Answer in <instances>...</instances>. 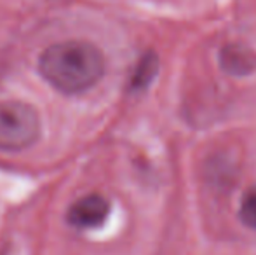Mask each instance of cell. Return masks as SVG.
I'll return each instance as SVG.
<instances>
[{
  "label": "cell",
  "instance_id": "6da1fadb",
  "mask_svg": "<svg viewBox=\"0 0 256 255\" xmlns=\"http://www.w3.org/2000/svg\"><path fill=\"white\" fill-rule=\"evenodd\" d=\"M38 72L63 95H80L102 81L104 56L84 41L58 42L42 53Z\"/></svg>",
  "mask_w": 256,
  "mask_h": 255
},
{
  "label": "cell",
  "instance_id": "7a4b0ae2",
  "mask_svg": "<svg viewBox=\"0 0 256 255\" xmlns=\"http://www.w3.org/2000/svg\"><path fill=\"white\" fill-rule=\"evenodd\" d=\"M40 136V117L24 102L0 103V150L21 152L32 147Z\"/></svg>",
  "mask_w": 256,
  "mask_h": 255
},
{
  "label": "cell",
  "instance_id": "3957f363",
  "mask_svg": "<svg viewBox=\"0 0 256 255\" xmlns=\"http://www.w3.org/2000/svg\"><path fill=\"white\" fill-rule=\"evenodd\" d=\"M110 215V203L102 194H88L77 199L66 211V222L75 229H96Z\"/></svg>",
  "mask_w": 256,
  "mask_h": 255
},
{
  "label": "cell",
  "instance_id": "277c9868",
  "mask_svg": "<svg viewBox=\"0 0 256 255\" xmlns=\"http://www.w3.org/2000/svg\"><path fill=\"white\" fill-rule=\"evenodd\" d=\"M218 63L225 74L234 77H246L256 70V53L246 44L230 42L220 49Z\"/></svg>",
  "mask_w": 256,
  "mask_h": 255
},
{
  "label": "cell",
  "instance_id": "5b68a950",
  "mask_svg": "<svg viewBox=\"0 0 256 255\" xmlns=\"http://www.w3.org/2000/svg\"><path fill=\"white\" fill-rule=\"evenodd\" d=\"M158 70V58L155 53H145V55L140 58L138 65H136L134 72H132V77H131V86L132 91H140V89H145L150 82L154 81V77L157 75Z\"/></svg>",
  "mask_w": 256,
  "mask_h": 255
},
{
  "label": "cell",
  "instance_id": "8992f818",
  "mask_svg": "<svg viewBox=\"0 0 256 255\" xmlns=\"http://www.w3.org/2000/svg\"><path fill=\"white\" fill-rule=\"evenodd\" d=\"M239 218L246 227L256 229V187L244 194L239 208Z\"/></svg>",
  "mask_w": 256,
  "mask_h": 255
}]
</instances>
